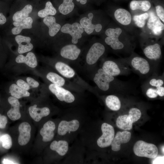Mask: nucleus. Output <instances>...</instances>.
<instances>
[{"mask_svg": "<svg viewBox=\"0 0 164 164\" xmlns=\"http://www.w3.org/2000/svg\"><path fill=\"white\" fill-rule=\"evenodd\" d=\"M15 39L18 45V51L19 54L29 52L33 49V45L30 43V37L18 35L15 37Z\"/></svg>", "mask_w": 164, "mask_h": 164, "instance_id": "17", "label": "nucleus"}, {"mask_svg": "<svg viewBox=\"0 0 164 164\" xmlns=\"http://www.w3.org/2000/svg\"><path fill=\"white\" fill-rule=\"evenodd\" d=\"M142 113L139 109L136 108H131L128 112V116L132 123L137 121L141 117Z\"/></svg>", "mask_w": 164, "mask_h": 164, "instance_id": "37", "label": "nucleus"}, {"mask_svg": "<svg viewBox=\"0 0 164 164\" xmlns=\"http://www.w3.org/2000/svg\"><path fill=\"white\" fill-rule=\"evenodd\" d=\"M57 70L64 77L71 78L75 75L74 70L67 64L61 62H58L55 65Z\"/></svg>", "mask_w": 164, "mask_h": 164, "instance_id": "25", "label": "nucleus"}, {"mask_svg": "<svg viewBox=\"0 0 164 164\" xmlns=\"http://www.w3.org/2000/svg\"><path fill=\"white\" fill-rule=\"evenodd\" d=\"M79 125V122L77 120L62 121L58 125V133L60 135H64L68 132H75L78 130Z\"/></svg>", "mask_w": 164, "mask_h": 164, "instance_id": "13", "label": "nucleus"}, {"mask_svg": "<svg viewBox=\"0 0 164 164\" xmlns=\"http://www.w3.org/2000/svg\"><path fill=\"white\" fill-rule=\"evenodd\" d=\"M33 20L31 17H28L20 22H14L13 24L15 27L12 29V32L14 35L19 34L24 29H30L32 28Z\"/></svg>", "mask_w": 164, "mask_h": 164, "instance_id": "24", "label": "nucleus"}, {"mask_svg": "<svg viewBox=\"0 0 164 164\" xmlns=\"http://www.w3.org/2000/svg\"><path fill=\"white\" fill-rule=\"evenodd\" d=\"M49 88L60 101L67 103H71L75 100V97L69 91L61 87L56 86L53 84H50Z\"/></svg>", "mask_w": 164, "mask_h": 164, "instance_id": "10", "label": "nucleus"}, {"mask_svg": "<svg viewBox=\"0 0 164 164\" xmlns=\"http://www.w3.org/2000/svg\"><path fill=\"white\" fill-rule=\"evenodd\" d=\"M81 52L80 50L74 44H69L63 47L61 50V56L71 60L77 59Z\"/></svg>", "mask_w": 164, "mask_h": 164, "instance_id": "16", "label": "nucleus"}, {"mask_svg": "<svg viewBox=\"0 0 164 164\" xmlns=\"http://www.w3.org/2000/svg\"><path fill=\"white\" fill-rule=\"evenodd\" d=\"M101 130L102 135L97 140V145L102 148L108 147L111 145L114 137V128L111 125L104 123L101 125Z\"/></svg>", "mask_w": 164, "mask_h": 164, "instance_id": "6", "label": "nucleus"}, {"mask_svg": "<svg viewBox=\"0 0 164 164\" xmlns=\"http://www.w3.org/2000/svg\"><path fill=\"white\" fill-rule=\"evenodd\" d=\"M73 0H63V2L59 6V12L64 15L67 14L73 9L74 5Z\"/></svg>", "mask_w": 164, "mask_h": 164, "instance_id": "34", "label": "nucleus"}, {"mask_svg": "<svg viewBox=\"0 0 164 164\" xmlns=\"http://www.w3.org/2000/svg\"><path fill=\"white\" fill-rule=\"evenodd\" d=\"M19 134L18 142L20 145H24L29 142L31 137V127L27 122H23L19 125L18 128Z\"/></svg>", "mask_w": 164, "mask_h": 164, "instance_id": "15", "label": "nucleus"}, {"mask_svg": "<svg viewBox=\"0 0 164 164\" xmlns=\"http://www.w3.org/2000/svg\"><path fill=\"white\" fill-rule=\"evenodd\" d=\"M46 78L52 84L57 86L62 87L65 83V80L63 77L53 72L49 73L46 75Z\"/></svg>", "mask_w": 164, "mask_h": 164, "instance_id": "35", "label": "nucleus"}, {"mask_svg": "<svg viewBox=\"0 0 164 164\" xmlns=\"http://www.w3.org/2000/svg\"><path fill=\"white\" fill-rule=\"evenodd\" d=\"M116 20L120 24L127 26L132 21L131 13L127 10L122 8H119L115 11L114 14Z\"/></svg>", "mask_w": 164, "mask_h": 164, "instance_id": "21", "label": "nucleus"}, {"mask_svg": "<svg viewBox=\"0 0 164 164\" xmlns=\"http://www.w3.org/2000/svg\"><path fill=\"white\" fill-rule=\"evenodd\" d=\"M29 111L31 117L36 122L40 121L43 117L49 115L50 112L48 108H38L36 107V105L30 107L29 108Z\"/></svg>", "mask_w": 164, "mask_h": 164, "instance_id": "20", "label": "nucleus"}, {"mask_svg": "<svg viewBox=\"0 0 164 164\" xmlns=\"http://www.w3.org/2000/svg\"><path fill=\"white\" fill-rule=\"evenodd\" d=\"M8 101L11 106V109L8 111L7 114L11 120L15 121L19 119L21 117L20 111V103L18 99L10 97Z\"/></svg>", "mask_w": 164, "mask_h": 164, "instance_id": "18", "label": "nucleus"}, {"mask_svg": "<svg viewBox=\"0 0 164 164\" xmlns=\"http://www.w3.org/2000/svg\"><path fill=\"white\" fill-rule=\"evenodd\" d=\"M97 72L100 75L99 89L104 91L124 93L134 90V87L128 82L118 79L100 68Z\"/></svg>", "mask_w": 164, "mask_h": 164, "instance_id": "2", "label": "nucleus"}, {"mask_svg": "<svg viewBox=\"0 0 164 164\" xmlns=\"http://www.w3.org/2000/svg\"><path fill=\"white\" fill-rule=\"evenodd\" d=\"M43 22L48 27L49 35L51 36H55L61 29V26L56 22L55 18L53 16L44 17Z\"/></svg>", "mask_w": 164, "mask_h": 164, "instance_id": "22", "label": "nucleus"}, {"mask_svg": "<svg viewBox=\"0 0 164 164\" xmlns=\"http://www.w3.org/2000/svg\"><path fill=\"white\" fill-rule=\"evenodd\" d=\"M156 12L158 17L163 23L164 22V9L160 5H158L155 7Z\"/></svg>", "mask_w": 164, "mask_h": 164, "instance_id": "40", "label": "nucleus"}, {"mask_svg": "<svg viewBox=\"0 0 164 164\" xmlns=\"http://www.w3.org/2000/svg\"><path fill=\"white\" fill-rule=\"evenodd\" d=\"M8 121L7 118L4 115L0 114V128L4 129Z\"/></svg>", "mask_w": 164, "mask_h": 164, "instance_id": "43", "label": "nucleus"}, {"mask_svg": "<svg viewBox=\"0 0 164 164\" xmlns=\"http://www.w3.org/2000/svg\"><path fill=\"white\" fill-rule=\"evenodd\" d=\"M133 151L137 156L151 159L156 157L158 153V148L155 145L142 140L136 142L134 146Z\"/></svg>", "mask_w": 164, "mask_h": 164, "instance_id": "5", "label": "nucleus"}, {"mask_svg": "<svg viewBox=\"0 0 164 164\" xmlns=\"http://www.w3.org/2000/svg\"><path fill=\"white\" fill-rule=\"evenodd\" d=\"M162 151L163 152V153H164V146H163V148H162Z\"/></svg>", "mask_w": 164, "mask_h": 164, "instance_id": "48", "label": "nucleus"}, {"mask_svg": "<svg viewBox=\"0 0 164 164\" xmlns=\"http://www.w3.org/2000/svg\"><path fill=\"white\" fill-rule=\"evenodd\" d=\"M56 13V10L51 2L48 1L46 4L45 8L39 11L38 13V15L39 17L43 18L49 15H55Z\"/></svg>", "mask_w": 164, "mask_h": 164, "instance_id": "33", "label": "nucleus"}, {"mask_svg": "<svg viewBox=\"0 0 164 164\" xmlns=\"http://www.w3.org/2000/svg\"><path fill=\"white\" fill-rule=\"evenodd\" d=\"M32 7L30 5H26L21 10L16 12L13 15L12 19L14 22H20L28 17L32 11Z\"/></svg>", "mask_w": 164, "mask_h": 164, "instance_id": "29", "label": "nucleus"}, {"mask_svg": "<svg viewBox=\"0 0 164 164\" xmlns=\"http://www.w3.org/2000/svg\"><path fill=\"white\" fill-rule=\"evenodd\" d=\"M149 15V17L147 23L148 28L151 30L154 35H160L164 29V24L153 13H150Z\"/></svg>", "mask_w": 164, "mask_h": 164, "instance_id": "11", "label": "nucleus"}, {"mask_svg": "<svg viewBox=\"0 0 164 164\" xmlns=\"http://www.w3.org/2000/svg\"><path fill=\"white\" fill-rule=\"evenodd\" d=\"M93 16L92 13H89L88 14V18L86 17H83L80 21V25L84 31L88 34L92 33L94 29L97 32H99L102 29V26L101 24H94L92 23V20Z\"/></svg>", "mask_w": 164, "mask_h": 164, "instance_id": "14", "label": "nucleus"}, {"mask_svg": "<svg viewBox=\"0 0 164 164\" xmlns=\"http://www.w3.org/2000/svg\"><path fill=\"white\" fill-rule=\"evenodd\" d=\"M6 22V19L5 17L2 13L0 12V24L3 25Z\"/></svg>", "mask_w": 164, "mask_h": 164, "instance_id": "45", "label": "nucleus"}, {"mask_svg": "<svg viewBox=\"0 0 164 164\" xmlns=\"http://www.w3.org/2000/svg\"><path fill=\"white\" fill-rule=\"evenodd\" d=\"M164 156L159 157L155 159L153 161V164H163Z\"/></svg>", "mask_w": 164, "mask_h": 164, "instance_id": "44", "label": "nucleus"}, {"mask_svg": "<svg viewBox=\"0 0 164 164\" xmlns=\"http://www.w3.org/2000/svg\"><path fill=\"white\" fill-rule=\"evenodd\" d=\"M3 163L4 164H15L14 162L11 161L9 160L6 159H4Z\"/></svg>", "mask_w": 164, "mask_h": 164, "instance_id": "46", "label": "nucleus"}, {"mask_svg": "<svg viewBox=\"0 0 164 164\" xmlns=\"http://www.w3.org/2000/svg\"><path fill=\"white\" fill-rule=\"evenodd\" d=\"M118 38L107 36L105 39V42L109 46L114 50H123L126 48L125 45L122 42L120 41Z\"/></svg>", "mask_w": 164, "mask_h": 164, "instance_id": "30", "label": "nucleus"}, {"mask_svg": "<svg viewBox=\"0 0 164 164\" xmlns=\"http://www.w3.org/2000/svg\"><path fill=\"white\" fill-rule=\"evenodd\" d=\"M15 61L18 63H25L32 68L35 67L37 64L36 57L32 52L28 53L25 56L22 54L18 55L15 59Z\"/></svg>", "mask_w": 164, "mask_h": 164, "instance_id": "23", "label": "nucleus"}, {"mask_svg": "<svg viewBox=\"0 0 164 164\" xmlns=\"http://www.w3.org/2000/svg\"><path fill=\"white\" fill-rule=\"evenodd\" d=\"M0 140L4 148L9 149L11 147L12 144V138L9 134H5L2 135L0 138Z\"/></svg>", "mask_w": 164, "mask_h": 164, "instance_id": "38", "label": "nucleus"}, {"mask_svg": "<svg viewBox=\"0 0 164 164\" xmlns=\"http://www.w3.org/2000/svg\"><path fill=\"white\" fill-rule=\"evenodd\" d=\"M101 68L108 74L114 77L128 75L132 71L129 67L121 60H105L103 63Z\"/></svg>", "mask_w": 164, "mask_h": 164, "instance_id": "4", "label": "nucleus"}, {"mask_svg": "<svg viewBox=\"0 0 164 164\" xmlns=\"http://www.w3.org/2000/svg\"><path fill=\"white\" fill-rule=\"evenodd\" d=\"M55 128L54 123L51 121L46 122L40 131L43 142H48L52 140L54 136V131Z\"/></svg>", "mask_w": 164, "mask_h": 164, "instance_id": "19", "label": "nucleus"}, {"mask_svg": "<svg viewBox=\"0 0 164 164\" xmlns=\"http://www.w3.org/2000/svg\"><path fill=\"white\" fill-rule=\"evenodd\" d=\"M50 148L52 150L56 151L60 155L63 156L68 151V144L65 140L54 141L50 144Z\"/></svg>", "mask_w": 164, "mask_h": 164, "instance_id": "26", "label": "nucleus"}, {"mask_svg": "<svg viewBox=\"0 0 164 164\" xmlns=\"http://www.w3.org/2000/svg\"><path fill=\"white\" fill-rule=\"evenodd\" d=\"M149 17V14L145 13L139 15H134L133 16V20L137 26L142 28L145 26L146 21Z\"/></svg>", "mask_w": 164, "mask_h": 164, "instance_id": "36", "label": "nucleus"}, {"mask_svg": "<svg viewBox=\"0 0 164 164\" xmlns=\"http://www.w3.org/2000/svg\"><path fill=\"white\" fill-rule=\"evenodd\" d=\"M16 84L21 88L27 91L29 90L30 88L28 83L21 79L18 80L16 82Z\"/></svg>", "mask_w": 164, "mask_h": 164, "instance_id": "41", "label": "nucleus"}, {"mask_svg": "<svg viewBox=\"0 0 164 164\" xmlns=\"http://www.w3.org/2000/svg\"><path fill=\"white\" fill-rule=\"evenodd\" d=\"M143 51L146 58L158 66L162 54L160 44L155 43L147 45L143 48Z\"/></svg>", "mask_w": 164, "mask_h": 164, "instance_id": "7", "label": "nucleus"}, {"mask_svg": "<svg viewBox=\"0 0 164 164\" xmlns=\"http://www.w3.org/2000/svg\"><path fill=\"white\" fill-rule=\"evenodd\" d=\"M131 137L130 132L127 131L121 132H118L114 137L111 144V149L114 151H118L121 149V144L128 142Z\"/></svg>", "mask_w": 164, "mask_h": 164, "instance_id": "12", "label": "nucleus"}, {"mask_svg": "<svg viewBox=\"0 0 164 164\" xmlns=\"http://www.w3.org/2000/svg\"><path fill=\"white\" fill-rule=\"evenodd\" d=\"M26 80L30 87L32 88H36L39 86V83L33 78L30 77H27Z\"/></svg>", "mask_w": 164, "mask_h": 164, "instance_id": "42", "label": "nucleus"}, {"mask_svg": "<svg viewBox=\"0 0 164 164\" xmlns=\"http://www.w3.org/2000/svg\"><path fill=\"white\" fill-rule=\"evenodd\" d=\"M121 60L142 78L146 79L157 72L158 66L147 59L138 55L133 54L129 58Z\"/></svg>", "mask_w": 164, "mask_h": 164, "instance_id": "1", "label": "nucleus"}, {"mask_svg": "<svg viewBox=\"0 0 164 164\" xmlns=\"http://www.w3.org/2000/svg\"><path fill=\"white\" fill-rule=\"evenodd\" d=\"M61 31L63 33L70 34L72 37V43L75 44L78 43V39L82 37L84 29L80 24L75 22L72 24H64L61 28Z\"/></svg>", "mask_w": 164, "mask_h": 164, "instance_id": "9", "label": "nucleus"}, {"mask_svg": "<svg viewBox=\"0 0 164 164\" xmlns=\"http://www.w3.org/2000/svg\"><path fill=\"white\" fill-rule=\"evenodd\" d=\"M151 7L150 3L147 0H132L130 4V8L132 10L139 9L144 12H146Z\"/></svg>", "mask_w": 164, "mask_h": 164, "instance_id": "32", "label": "nucleus"}, {"mask_svg": "<svg viewBox=\"0 0 164 164\" xmlns=\"http://www.w3.org/2000/svg\"><path fill=\"white\" fill-rule=\"evenodd\" d=\"M9 92L11 95L18 99L22 97H29L30 93L15 84H12L9 87Z\"/></svg>", "mask_w": 164, "mask_h": 164, "instance_id": "31", "label": "nucleus"}, {"mask_svg": "<svg viewBox=\"0 0 164 164\" xmlns=\"http://www.w3.org/2000/svg\"><path fill=\"white\" fill-rule=\"evenodd\" d=\"M77 2H80V4L82 5L85 4L87 2V0H76Z\"/></svg>", "mask_w": 164, "mask_h": 164, "instance_id": "47", "label": "nucleus"}, {"mask_svg": "<svg viewBox=\"0 0 164 164\" xmlns=\"http://www.w3.org/2000/svg\"><path fill=\"white\" fill-rule=\"evenodd\" d=\"M142 90L147 97L155 98L158 96H164V74L159 75L158 72L155 73L146 79L141 86Z\"/></svg>", "mask_w": 164, "mask_h": 164, "instance_id": "3", "label": "nucleus"}, {"mask_svg": "<svg viewBox=\"0 0 164 164\" xmlns=\"http://www.w3.org/2000/svg\"><path fill=\"white\" fill-rule=\"evenodd\" d=\"M105 47L102 44L95 43L90 47L87 54L86 61L87 64L93 65L97 62L105 51Z\"/></svg>", "mask_w": 164, "mask_h": 164, "instance_id": "8", "label": "nucleus"}, {"mask_svg": "<svg viewBox=\"0 0 164 164\" xmlns=\"http://www.w3.org/2000/svg\"><path fill=\"white\" fill-rule=\"evenodd\" d=\"M105 103L107 106L113 111H118L121 106V102L119 97L114 94L107 96L105 99Z\"/></svg>", "mask_w": 164, "mask_h": 164, "instance_id": "27", "label": "nucleus"}, {"mask_svg": "<svg viewBox=\"0 0 164 164\" xmlns=\"http://www.w3.org/2000/svg\"><path fill=\"white\" fill-rule=\"evenodd\" d=\"M122 32L121 29L117 27L115 29L110 28L105 31V34L107 36L119 37Z\"/></svg>", "mask_w": 164, "mask_h": 164, "instance_id": "39", "label": "nucleus"}, {"mask_svg": "<svg viewBox=\"0 0 164 164\" xmlns=\"http://www.w3.org/2000/svg\"><path fill=\"white\" fill-rule=\"evenodd\" d=\"M132 123L128 115L126 114L119 116L116 121L117 126L119 128L125 131L131 130L132 128Z\"/></svg>", "mask_w": 164, "mask_h": 164, "instance_id": "28", "label": "nucleus"}]
</instances>
